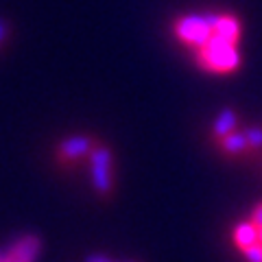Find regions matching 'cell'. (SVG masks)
<instances>
[{
	"label": "cell",
	"instance_id": "1",
	"mask_svg": "<svg viewBox=\"0 0 262 262\" xmlns=\"http://www.w3.org/2000/svg\"><path fill=\"white\" fill-rule=\"evenodd\" d=\"M83 177H85L90 192L101 203H107L114 199V194L118 190V160H116L114 149L103 138L96 144L92 155H90Z\"/></svg>",
	"mask_w": 262,
	"mask_h": 262
},
{
	"label": "cell",
	"instance_id": "2",
	"mask_svg": "<svg viewBox=\"0 0 262 262\" xmlns=\"http://www.w3.org/2000/svg\"><path fill=\"white\" fill-rule=\"evenodd\" d=\"M101 142V136L94 131H70L61 136L53 144V164L63 175H83L88 160L96 144Z\"/></svg>",
	"mask_w": 262,
	"mask_h": 262
},
{
	"label": "cell",
	"instance_id": "3",
	"mask_svg": "<svg viewBox=\"0 0 262 262\" xmlns=\"http://www.w3.org/2000/svg\"><path fill=\"white\" fill-rule=\"evenodd\" d=\"M192 57L203 72H212V75H232L243 63L238 44L225 42L216 35H212L201 48L192 51Z\"/></svg>",
	"mask_w": 262,
	"mask_h": 262
},
{
	"label": "cell",
	"instance_id": "4",
	"mask_svg": "<svg viewBox=\"0 0 262 262\" xmlns=\"http://www.w3.org/2000/svg\"><path fill=\"white\" fill-rule=\"evenodd\" d=\"M216 13H184L170 22V35L188 51H196L208 42L214 33Z\"/></svg>",
	"mask_w": 262,
	"mask_h": 262
},
{
	"label": "cell",
	"instance_id": "5",
	"mask_svg": "<svg viewBox=\"0 0 262 262\" xmlns=\"http://www.w3.org/2000/svg\"><path fill=\"white\" fill-rule=\"evenodd\" d=\"M44 253V241L35 232H22L0 251L5 262H39Z\"/></svg>",
	"mask_w": 262,
	"mask_h": 262
},
{
	"label": "cell",
	"instance_id": "6",
	"mask_svg": "<svg viewBox=\"0 0 262 262\" xmlns=\"http://www.w3.org/2000/svg\"><path fill=\"white\" fill-rule=\"evenodd\" d=\"M212 35L225 39V42L238 44L241 35H243V24H241V20L236 18L234 13H216L214 33H212Z\"/></svg>",
	"mask_w": 262,
	"mask_h": 262
},
{
	"label": "cell",
	"instance_id": "7",
	"mask_svg": "<svg viewBox=\"0 0 262 262\" xmlns=\"http://www.w3.org/2000/svg\"><path fill=\"white\" fill-rule=\"evenodd\" d=\"M238 114H236V110L232 107H225V110H221L219 112V116L214 118V122H212V129H210V140L212 142H219V140H223L225 136L229 134H234L236 129H238Z\"/></svg>",
	"mask_w": 262,
	"mask_h": 262
},
{
	"label": "cell",
	"instance_id": "8",
	"mask_svg": "<svg viewBox=\"0 0 262 262\" xmlns=\"http://www.w3.org/2000/svg\"><path fill=\"white\" fill-rule=\"evenodd\" d=\"M216 149L221 151V155H225V158H251L247 138H245V134L238 129H236L234 134L225 136L223 140H219Z\"/></svg>",
	"mask_w": 262,
	"mask_h": 262
},
{
	"label": "cell",
	"instance_id": "9",
	"mask_svg": "<svg viewBox=\"0 0 262 262\" xmlns=\"http://www.w3.org/2000/svg\"><path fill=\"white\" fill-rule=\"evenodd\" d=\"M232 241L234 245L238 247L241 251H245L251 245L260 243V236H258V225L253 223L251 219L247 221H241V223H236L234 229H232Z\"/></svg>",
	"mask_w": 262,
	"mask_h": 262
},
{
	"label": "cell",
	"instance_id": "10",
	"mask_svg": "<svg viewBox=\"0 0 262 262\" xmlns=\"http://www.w3.org/2000/svg\"><path fill=\"white\" fill-rule=\"evenodd\" d=\"M243 134L245 138H247V142H249V151H251V158L256 153L262 151V127L258 125H247L243 129Z\"/></svg>",
	"mask_w": 262,
	"mask_h": 262
},
{
	"label": "cell",
	"instance_id": "11",
	"mask_svg": "<svg viewBox=\"0 0 262 262\" xmlns=\"http://www.w3.org/2000/svg\"><path fill=\"white\" fill-rule=\"evenodd\" d=\"M11 39H13V24L0 15V53L9 46Z\"/></svg>",
	"mask_w": 262,
	"mask_h": 262
},
{
	"label": "cell",
	"instance_id": "12",
	"mask_svg": "<svg viewBox=\"0 0 262 262\" xmlns=\"http://www.w3.org/2000/svg\"><path fill=\"white\" fill-rule=\"evenodd\" d=\"M83 262H129V260L114 258V256H110V253H105V251H92V253H88V256L83 258Z\"/></svg>",
	"mask_w": 262,
	"mask_h": 262
},
{
	"label": "cell",
	"instance_id": "13",
	"mask_svg": "<svg viewBox=\"0 0 262 262\" xmlns=\"http://www.w3.org/2000/svg\"><path fill=\"white\" fill-rule=\"evenodd\" d=\"M243 256H245V262H262V245L260 243L251 245V247L243 251Z\"/></svg>",
	"mask_w": 262,
	"mask_h": 262
},
{
	"label": "cell",
	"instance_id": "14",
	"mask_svg": "<svg viewBox=\"0 0 262 262\" xmlns=\"http://www.w3.org/2000/svg\"><path fill=\"white\" fill-rule=\"evenodd\" d=\"M253 223H256L258 227H262V201H258L256 206H253V210H251V216H249Z\"/></svg>",
	"mask_w": 262,
	"mask_h": 262
},
{
	"label": "cell",
	"instance_id": "15",
	"mask_svg": "<svg viewBox=\"0 0 262 262\" xmlns=\"http://www.w3.org/2000/svg\"><path fill=\"white\" fill-rule=\"evenodd\" d=\"M258 236H260V245H262V227H258Z\"/></svg>",
	"mask_w": 262,
	"mask_h": 262
},
{
	"label": "cell",
	"instance_id": "16",
	"mask_svg": "<svg viewBox=\"0 0 262 262\" xmlns=\"http://www.w3.org/2000/svg\"><path fill=\"white\" fill-rule=\"evenodd\" d=\"M0 262H5V260H3V258H0Z\"/></svg>",
	"mask_w": 262,
	"mask_h": 262
}]
</instances>
